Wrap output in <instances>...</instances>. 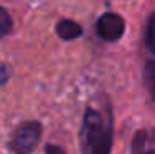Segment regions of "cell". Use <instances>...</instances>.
<instances>
[{"mask_svg":"<svg viewBox=\"0 0 155 154\" xmlns=\"http://www.w3.org/2000/svg\"><path fill=\"white\" fill-rule=\"evenodd\" d=\"M84 154H110L112 131L110 124L106 123L101 113L96 109H87L84 115L83 133H81Z\"/></svg>","mask_w":155,"mask_h":154,"instance_id":"6da1fadb","label":"cell"},{"mask_svg":"<svg viewBox=\"0 0 155 154\" xmlns=\"http://www.w3.org/2000/svg\"><path fill=\"white\" fill-rule=\"evenodd\" d=\"M10 30H12V18L5 9L0 7V38L10 33Z\"/></svg>","mask_w":155,"mask_h":154,"instance_id":"52a82bcc","label":"cell"},{"mask_svg":"<svg viewBox=\"0 0 155 154\" xmlns=\"http://www.w3.org/2000/svg\"><path fill=\"white\" fill-rule=\"evenodd\" d=\"M56 33L61 40H74L83 33V30H81V27L76 22L63 18V20H60L56 25Z\"/></svg>","mask_w":155,"mask_h":154,"instance_id":"277c9868","label":"cell"},{"mask_svg":"<svg viewBox=\"0 0 155 154\" xmlns=\"http://www.w3.org/2000/svg\"><path fill=\"white\" fill-rule=\"evenodd\" d=\"M145 43L147 48L152 53H155V12L150 15L149 22H147V28H145Z\"/></svg>","mask_w":155,"mask_h":154,"instance_id":"8992f818","label":"cell"},{"mask_svg":"<svg viewBox=\"0 0 155 154\" xmlns=\"http://www.w3.org/2000/svg\"><path fill=\"white\" fill-rule=\"evenodd\" d=\"M7 81V73L5 68H0V83H5Z\"/></svg>","mask_w":155,"mask_h":154,"instance_id":"9c48e42d","label":"cell"},{"mask_svg":"<svg viewBox=\"0 0 155 154\" xmlns=\"http://www.w3.org/2000/svg\"><path fill=\"white\" fill-rule=\"evenodd\" d=\"M143 81H145L147 90L150 91L152 98L155 100V61H149L143 70Z\"/></svg>","mask_w":155,"mask_h":154,"instance_id":"5b68a950","label":"cell"},{"mask_svg":"<svg viewBox=\"0 0 155 154\" xmlns=\"http://www.w3.org/2000/svg\"><path fill=\"white\" fill-rule=\"evenodd\" d=\"M147 154H155V151H150V152H147Z\"/></svg>","mask_w":155,"mask_h":154,"instance_id":"30bf717a","label":"cell"},{"mask_svg":"<svg viewBox=\"0 0 155 154\" xmlns=\"http://www.w3.org/2000/svg\"><path fill=\"white\" fill-rule=\"evenodd\" d=\"M41 136V124L38 121H27L20 124L12 134L10 149L15 154H28L33 151Z\"/></svg>","mask_w":155,"mask_h":154,"instance_id":"7a4b0ae2","label":"cell"},{"mask_svg":"<svg viewBox=\"0 0 155 154\" xmlns=\"http://www.w3.org/2000/svg\"><path fill=\"white\" fill-rule=\"evenodd\" d=\"M125 30V23L122 20V17L117 13L107 12L104 15H101V18L97 20V33L107 42H116L122 36Z\"/></svg>","mask_w":155,"mask_h":154,"instance_id":"3957f363","label":"cell"},{"mask_svg":"<svg viewBox=\"0 0 155 154\" xmlns=\"http://www.w3.org/2000/svg\"><path fill=\"white\" fill-rule=\"evenodd\" d=\"M45 152L46 154H64V149L61 146H56V144H48Z\"/></svg>","mask_w":155,"mask_h":154,"instance_id":"ba28073f","label":"cell"}]
</instances>
